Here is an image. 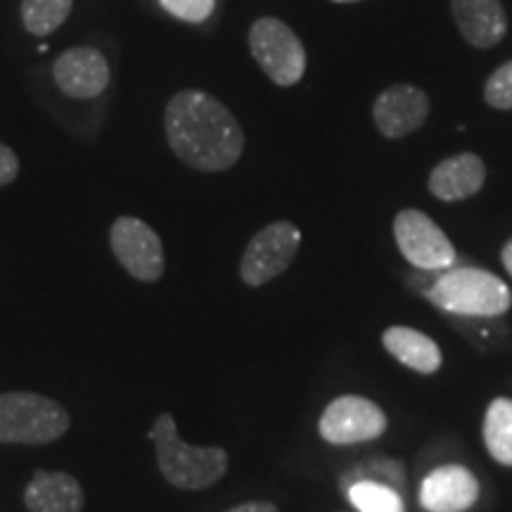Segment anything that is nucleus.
<instances>
[{"label":"nucleus","instance_id":"f257e3e1","mask_svg":"<svg viewBox=\"0 0 512 512\" xmlns=\"http://www.w3.org/2000/svg\"><path fill=\"white\" fill-rule=\"evenodd\" d=\"M164 133L171 152L204 174H219L238 164L245 131L235 114L207 91H178L164 110Z\"/></svg>","mask_w":512,"mask_h":512},{"label":"nucleus","instance_id":"f03ea898","mask_svg":"<svg viewBox=\"0 0 512 512\" xmlns=\"http://www.w3.org/2000/svg\"><path fill=\"white\" fill-rule=\"evenodd\" d=\"M155 441L157 463L169 484L185 491H202L221 482L228 470V451L219 446H190L178 437L176 420L162 413L150 430Z\"/></svg>","mask_w":512,"mask_h":512},{"label":"nucleus","instance_id":"7ed1b4c3","mask_svg":"<svg viewBox=\"0 0 512 512\" xmlns=\"http://www.w3.org/2000/svg\"><path fill=\"white\" fill-rule=\"evenodd\" d=\"M425 294L439 309L467 318H496L512 306L510 287L498 275L475 266L441 271Z\"/></svg>","mask_w":512,"mask_h":512},{"label":"nucleus","instance_id":"20e7f679","mask_svg":"<svg viewBox=\"0 0 512 512\" xmlns=\"http://www.w3.org/2000/svg\"><path fill=\"white\" fill-rule=\"evenodd\" d=\"M69 430V415L55 399L34 392L0 394V444L41 446Z\"/></svg>","mask_w":512,"mask_h":512},{"label":"nucleus","instance_id":"39448f33","mask_svg":"<svg viewBox=\"0 0 512 512\" xmlns=\"http://www.w3.org/2000/svg\"><path fill=\"white\" fill-rule=\"evenodd\" d=\"M249 50L275 86L290 88L306 74L302 38L278 17H259L249 29Z\"/></svg>","mask_w":512,"mask_h":512},{"label":"nucleus","instance_id":"423d86ee","mask_svg":"<svg viewBox=\"0 0 512 512\" xmlns=\"http://www.w3.org/2000/svg\"><path fill=\"white\" fill-rule=\"evenodd\" d=\"M302 247V230L290 221L268 223L249 240L240 261V278L249 287H261L285 273Z\"/></svg>","mask_w":512,"mask_h":512},{"label":"nucleus","instance_id":"0eeeda50","mask_svg":"<svg viewBox=\"0 0 512 512\" xmlns=\"http://www.w3.org/2000/svg\"><path fill=\"white\" fill-rule=\"evenodd\" d=\"M394 240L408 264L420 271H448L458 259L448 235L420 209H403L396 214Z\"/></svg>","mask_w":512,"mask_h":512},{"label":"nucleus","instance_id":"6e6552de","mask_svg":"<svg viewBox=\"0 0 512 512\" xmlns=\"http://www.w3.org/2000/svg\"><path fill=\"white\" fill-rule=\"evenodd\" d=\"M387 430V415L366 396H337L318 420V432L328 444L349 446L373 441Z\"/></svg>","mask_w":512,"mask_h":512},{"label":"nucleus","instance_id":"1a4fd4ad","mask_svg":"<svg viewBox=\"0 0 512 512\" xmlns=\"http://www.w3.org/2000/svg\"><path fill=\"white\" fill-rule=\"evenodd\" d=\"M112 252L119 264L140 283H157L164 275L166 256L157 230L133 216H119L110 228Z\"/></svg>","mask_w":512,"mask_h":512},{"label":"nucleus","instance_id":"9d476101","mask_svg":"<svg viewBox=\"0 0 512 512\" xmlns=\"http://www.w3.org/2000/svg\"><path fill=\"white\" fill-rule=\"evenodd\" d=\"M53 81L67 98L93 100L107 91L112 81V69L98 48L76 46L64 50L55 60Z\"/></svg>","mask_w":512,"mask_h":512},{"label":"nucleus","instance_id":"9b49d317","mask_svg":"<svg viewBox=\"0 0 512 512\" xmlns=\"http://www.w3.org/2000/svg\"><path fill=\"white\" fill-rule=\"evenodd\" d=\"M430 117V98L418 86L396 83L377 95L373 121L384 138H406Z\"/></svg>","mask_w":512,"mask_h":512},{"label":"nucleus","instance_id":"f8f14e48","mask_svg":"<svg viewBox=\"0 0 512 512\" xmlns=\"http://www.w3.org/2000/svg\"><path fill=\"white\" fill-rule=\"evenodd\" d=\"M479 501V482L463 465L432 470L420 486V503L427 512H465Z\"/></svg>","mask_w":512,"mask_h":512},{"label":"nucleus","instance_id":"ddd939ff","mask_svg":"<svg viewBox=\"0 0 512 512\" xmlns=\"http://www.w3.org/2000/svg\"><path fill=\"white\" fill-rule=\"evenodd\" d=\"M451 12L460 36L472 48L489 50L508 34V15L501 0H451Z\"/></svg>","mask_w":512,"mask_h":512},{"label":"nucleus","instance_id":"4468645a","mask_svg":"<svg viewBox=\"0 0 512 512\" xmlns=\"http://www.w3.org/2000/svg\"><path fill=\"white\" fill-rule=\"evenodd\" d=\"M486 166L475 152H460L439 162L430 174V192L441 202H463L484 188Z\"/></svg>","mask_w":512,"mask_h":512},{"label":"nucleus","instance_id":"2eb2a0df","mask_svg":"<svg viewBox=\"0 0 512 512\" xmlns=\"http://www.w3.org/2000/svg\"><path fill=\"white\" fill-rule=\"evenodd\" d=\"M24 505L29 512H81L83 489L67 472L38 470L24 489Z\"/></svg>","mask_w":512,"mask_h":512},{"label":"nucleus","instance_id":"dca6fc26","mask_svg":"<svg viewBox=\"0 0 512 512\" xmlns=\"http://www.w3.org/2000/svg\"><path fill=\"white\" fill-rule=\"evenodd\" d=\"M382 344L396 361L415 370V373L434 375L441 368L439 344L432 337L422 335L420 330L394 325V328L384 330Z\"/></svg>","mask_w":512,"mask_h":512},{"label":"nucleus","instance_id":"f3484780","mask_svg":"<svg viewBox=\"0 0 512 512\" xmlns=\"http://www.w3.org/2000/svg\"><path fill=\"white\" fill-rule=\"evenodd\" d=\"M484 444L496 463L512 467V399L498 396L484 418Z\"/></svg>","mask_w":512,"mask_h":512},{"label":"nucleus","instance_id":"a211bd4d","mask_svg":"<svg viewBox=\"0 0 512 512\" xmlns=\"http://www.w3.org/2000/svg\"><path fill=\"white\" fill-rule=\"evenodd\" d=\"M74 0H22V24L31 36L46 38L72 15Z\"/></svg>","mask_w":512,"mask_h":512},{"label":"nucleus","instance_id":"6ab92c4d","mask_svg":"<svg viewBox=\"0 0 512 512\" xmlns=\"http://www.w3.org/2000/svg\"><path fill=\"white\" fill-rule=\"evenodd\" d=\"M349 501L358 512H403L401 496L377 479H361L351 484Z\"/></svg>","mask_w":512,"mask_h":512},{"label":"nucleus","instance_id":"aec40b11","mask_svg":"<svg viewBox=\"0 0 512 512\" xmlns=\"http://www.w3.org/2000/svg\"><path fill=\"white\" fill-rule=\"evenodd\" d=\"M486 105L498 112L512 110V60L501 64L494 74L486 79L484 86Z\"/></svg>","mask_w":512,"mask_h":512},{"label":"nucleus","instance_id":"412c9836","mask_svg":"<svg viewBox=\"0 0 512 512\" xmlns=\"http://www.w3.org/2000/svg\"><path fill=\"white\" fill-rule=\"evenodd\" d=\"M159 5L169 12L171 17L181 19L188 24H202L211 17L216 8V0H159Z\"/></svg>","mask_w":512,"mask_h":512},{"label":"nucleus","instance_id":"4be33fe9","mask_svg":"<svg viewBox=\"0 0 512 512\" xmlns=\"http://www.w3.org/2000/svg\"><path fill=\"white\" fill-rule=\"evenodd\" d=\"M19 176V157L15 150L0 143V188L10 185Z\"/></svg>","mask_w":512,"mask_h":512},{"label":"nucleus","instance_id":"5701e85b","mask_svg":"<svg viewBox=\"0 0 512 512\" xmlns=\"http://www.w3.org/2000/svg\"><path fill=\"white\" fill-rule=\"evenodd\" d=\"M226 512H280V510L275 508L273 503H268V501H252V503L235 505V508H230Z\"/></svg>","mask_w":512,"mask_h":512},{"label":"nucleus","instance_id":"b1692460","mask_svg":"<svg viewBox=\"0 0 512 512\" xmlns=\"http://www.w3.org/2000/svg\"><path fill=\"white\" fill-rule=\"evenodd\" d=\"M501 261H503L505 271H508L510 278H512V238L505 242V247H503V252H501Z\"/></svg>","mask_w":512,"mask_h":512},{"label":"nucleus","instance_id":"393cba45","mask_svg":"<svg viewBox=\"0 0 512 512\" xmlns=\"http://www.w3.org/2000/svg\"><path fill=\"white\" fill-rule=\"evenodd\" d=\"M332 3H358V0H332Z\"/></svg>","mask_w":512,"mask_h":512}]
</instances>
